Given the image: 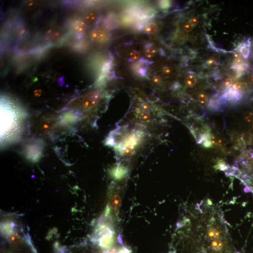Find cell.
I'll use <instances>...</instances> for the list:
<instances>
[{
  "instance_id": "cell-1",
  "label": "cell",
  "mask_w": 253,
  "mask_h": 253,
  "mask_svg": "<svg viewBox=\"0 0 253 253\" xmlns=\"http://www.w3.org/2000/svg\"><path fill=\"white\" fill-rule=\"evenodd\" d=\"M27 115L13 100L2 97L1 105V145L14 143L19 138Z\"/></svg>"
},
{
  "instance_id": "cell-2",
  "label": "cell",
  "mask_w": 253,
  "mask_h": 253,
  "mask_svg": "<svg viewBox=\"0 0 253 253\" xmlns=\"http://www.w3.org/2000/svg\"><path fill=\"white\" fill-rule=\"evenodd\" d=\"M92 239L101 248H110L115 241V231L108 224L99 222L94 230Z\"/></svg>"
},
{
  "instance_id": "cell-3",
  "label": "cell",
  "mask_w": 253,
  "mask_h": 253,
  "mask_svg": "<svg viewBox=\"0 0 253 253\" xmlns=\"http://www.w3.org/2000/svg\"><path fill=\"white\" fill-rule=\"evenodd\" d=\"M141 138V133H132L125 138L117 147L118 151L122 155L129 156L133 154L135 147L138 144Z\"/></svg>"
},
{
  "instance_id": "cell-4",
  "label": "cell",
  "mask_w": 253,
  "mask_h": 253,
  "mask_svg": "<svg viewBox=\"0 0 253 253\" xmlns=\"http://www.w3.org/2000/svg\"><path fill=\"white\" fill-rule=\"evenodd\" d=\"M43 146V141L40 139L31 141L25 147V155L29 160L37 162L42 157Z\"/></svg>"
},
{
  "instance_id": "cell-5",
  "label": "cell",
  "mask_w": 253,
  "mask_h": 253,
  "mask_svg": "<svg viewBox=\"0 0 253 253\" xmlns=\"http://www.w3.org/2000/svg\"><path fill=\"white\" fill-rule=\"evenodd\" d=\"M100 98V92L93 91L86 95L81 101L82 107L86 110H91L97 105Z\"/></svg>"
},
{
  "instance_id": "cell-6",
  "label": "cell",
  "mask_w": 253,
  "mask_h": 253,
  "mask_svg": "<svg viewBox=\"0 0 253 253\" xmlns=\"http://www.w3.org/2000/svg\"><path fill=\"white\" fill-rule=\"evenodd\" d=\"M81 116L80 113L77 111H68L62 115L59 122L63 126L73 124L74 122H77L80 119Z\"/></svg>"
},
{
  "instance_id": "cell-7",
  "label": "cell",
  "mask_w": 253,
  "mask_h": 253,
  "mask_svg": "<svg viewBox=\"0 0 253 253\" xmlns=\"http://www.w3.org/2000/svg\"><path fill=\"white\" fill-rule=\"evenodd\" d=\"M1 231L3 236L8 237L15 231L18 230V225L13 221H6L2 222L1 225Z\"/></svg>"
},
{
  "instance_id": "cell-8",
  "label": "cell",
  "mask_w": 253,
  "mask_h": 253,
  "mask_svg": "<svg viewBox=\"0 0 253 253\" xmlns=\"http://www.w3.org/2000/svg\"><path fill=\"white\" fill-rule=\"evenodd\" d=\"M242 97V93L238 91H235L231 87L225 92L224 94L220 97L222 100H228L232 102H236L240 100Z\"/></svg>"
},
{
  "instance_id": "cell-9",
  "label": "cell",
  "mask_w": 253,
  "mask_h": 253,
  "mask_svg": "<svg viewBox=\"0 0 253 253\" xmlns=\"http://www.w3.org/2000/svg\"><path fill=\"white\" fill-rule=\"evenodd\" d=\"M56 122L52 118H45L41 122L40 129L44 133H49L55 128Z\"/></svg>"
},
{
  "instance_id": "cell-10",
  "label": "cell",
  "mask_w": 253,
  "mask_h": 253,
  "mask_svg": "<svg viewBox=\"0 0 253 253\" xmlns=\"http://www.w3.org/2000/svg\"><path fill=\"white\" fill-rule=\"evenodd\" d=\"M127 173V168L121 165H118L117 166L113 168L111 171V175L115 180H117L122 179Z\"/></svg>"
},
{
  "instance_id": "cell-11",
  "label": "cell",
  "mask_w": 253,
  "mask_h": 253,
  "mask_svg": "<svg viewBox=\"0 0 253 253\" xmlns=\"http://www.w3.org/2000/svg\"><path fill=\"white\" fill-rule=\"evenodd\" d=\"M104 25L105 28L109 30H113L117 28L118 20L115 15L114 14H110L105 20Z\"/></svg>"
},
{
  "instance_id": "cell-12",
  "label": "cell",
  "mask_w": 253,
  "mask_h": 253,
  "mask_svg": "<svg viewBox=\"0 0 253 253\" xmlns=\"http://www.w3.org/2000/svg\"><path fill=\"white\" fill-rule=\"evenodd\" d=\"M91 36L92 39L95 42H104L106 39L107 34L103 30L97 29L92 32Z\"/></svg>"
},
{
  "instance_id": "cell-13",
  "label": "cell",
  "mask_w": 253,
  "mask_h": 253,
  "mask_svg": "<svg viewBox=\"0 0 253 253\" xmlns=\"http://www.w3.org/2000/svg\"><path fill=\"white\" fill-rule=\"evenodd\" d=\"M121 204V197L118 194H115L113 195L109 201V206L111 210L116 211L118 210Z\"/></svg>"
},
{
  "instance_id": "cell-14",
  "label": "cell",
  "mask_w": 253,
  "mask_h": 253,
  "mask_svg": "<svg viewBox=\"0 0 253 253\" xmlns=\"http://www.w3.org/2000/svg\"><path fill=\"white\" fill-rule=\"evenodd\" d=\"M73 28L76 32L82 33V32H84L85 30V23L83 20H77L73 22Z\"/></svg>"
},
{
  "instance_id": "cell-15",
  "label": "cell",
  "mask_w": 253,
  "mask_h": 253,
  "mask_svg": "<svg viewBox=\"0 0 253 253\" xmlns=\"http://www.w3.org/2000/svg\"><path fill=\"white\" fill-rule=\"evenodd\" d=\"M248 40V43H244L240 45V51L243 57L248 58L250 54V48L251 42Z\"/></svg>"
},
{
  "instance_id": "cell-16",
  "label": "cell",
  "mask_w": 253,
  "mask_h": 253,
  "mask_svg": "<svg viewBox=\"0 0 253 253\" xmlns=\"http://www.w3.org/2000/svg\"><path fill=\"white\" fill-rule=\"evenodd\" d=\"M222 100L220 97L218 98L217 96H214L209 101L208 107L212 109H217L221 105Z\"/></svg>"
},
{
  "instance_id": "cell-17",
  "label": "cell",
  "mask_w": 253,
  "mask_h": 253,
  "mask_svg": "<svg viewBox=\"0 0 253 253\" xmlns=\"http://www.w3.org/2000/svg\"><path fill=\"white\" fill-rule=\"evenodd\" d=\"M248 68V64L244 63H235L231 67L232 69H235L237 72V76L238 77H241V75H242L243 72L247 69Z\"/></svg>"
},
{
  "instance_id": "cell-18",
  "label": "cell",
  "mask_w": 253,
  "mask_h": 253,
  "mask_svg": "<svg viewBox=\"0 0 253 253\" xmlns=\"http://www.w3.org/2000/svg\"><path fill=\"white\" fill-rule=\"evenodd\" d=\"M158 29V26L157 24L154 23H150L147 25L145 28V31L146 33L148 34H154L157 32Z\"/></svg>"
},
{
  "instance_id": "cell-19",
  "label": "cell",
  "mask_w": 253,
  "mask_h": 253,
  "mask_svg": "<svg viewBox=\"0 0 253 253\" xmlns=\"http://www.w3.org/2000/svg\"><path fill=\"white\" fill-rule=\"evenodd\" d=\"M197 80L195 76L193 75L190 74L186 77L185 79V84L187 86L193 87L196 85Z\"/></svg>"
},
{
  "instance_id": "cell-20",
  "label": "cell",
  "mask_w": 253,
  "mask_h": 253,
  "mask_svg": "<svg viewBox=\"0 0 253 253\" xmlns=\"http://www.w3.org/2000/svg\"><path fill=\"white\" fill-rule=\"evenodd\" d=\"M211 146L214 148H220L222 146V141L221 139L217 136L212 135L210 138Z\"/></svg>"
},
{
  "instance_id": "cell-21",
  "label": "cell",
  "mask_w": 253,
  "mask_h": 253,
  "mask_svg": "<svg viewBox=\"0 0 253 253\" xmlns=\"http://www.w3.org/2000/svg\"><path fill=\"white\" fill-rule=\"evenodd\" d=\"M156 53V50L154 48L150 46L149 45H148V47H146L145 54L147 58H152L155 55Z\"/></svg>"
},
{
  "instance_id": "cell-22",
  "label": "cell",
  "mask_w": 253,
  "mask_h": 253,
  "mask_svg": "<svg viewBox=\"0 0 253 253\" xmlns=\"http://www.w3.org/2000/svg\"><path fill=\"white\" fill-rule=\"evenodd\" d=\"M96 17H97V16H96V13L93 12H89L86 14L85 18L86 22L89 23H93L95 21Z\"/></svg>"
},
{
  "instance_id": "cell-23",
  "label": "cell",
  "mask_w": 253,
  "mask_h": 253,
  "mask_svg": "<svg viewBox=\"0 0 253 253\" xmlns=\"http://www.w3.org/2000/svg\"><path fill=\"white\" fill-rule=\"evenodd\" d=\"M231 87L235 91L241 92V91L244 89V85L242 82H236L232 85Z\"/></svg>"
},
{
  "instance_id": "cell-24",
  "label": "cell",
  "mask_w": 253,
  "mask_h": 253,
  "mask_svg": "<svg viewBox=\"0 0 253 253\" xmlns=\"http://www.w3.org/2000/svg\"><path fill=\"white\" fill-rule=\"evenodd\" d=\"M140 54L137 51H133L129 54V61L133 62L139 59Z\"/></svg>"
},
{
  "instance_id": "cell-25",
  "label": "cell",
  "mask_w": 253,
  "mask_h": 253,
  "mask_svg": "<svg viewBox=\"0 0 253 253\" xmlns=\"http://www.w3.org/2000/svg\"><path fill=\"white\" fill-rule=\"evenodd\" d=\"M151 114L149 111H142L139 114V118L142 121H146L150 119Z\"/></svg>"
},
{
  "instance_id": "cell-26",
  "label": "cell",
  "mask_w": 253,
  "mask_h": 253,
  "mask_svg": "<svg viewBox=\"0 0 253 253\" xmlns=\"http://www.w3.org/2000/svg\"><path fill=\"white\" fill-rule=\"evenodd\" d=\"M199 102L201 104L204 105L208 101V96L205 93H200L197 97Z\"/></svg>"
},
{
  "instance_id": "cell-27",
  "label": "cell",
  "mask_w": 253,
  "mask_h": 253,
  "mask_svg": "<svg viewBox=\"0 0 253 253\" xmlns=\"http://www.w3.org/2000/svg\"><path fill=\"white\" fill-rule=\"evenodd\" d=\"M243 118L246 122L250 123L253 121V114L251 112H245L243 115Z\"/></svg>"
},
{
  "instance_id": "cell-28",
  "label": "cell",
  "mask_w": 253,
  "mask_h": 253,
  "mask_svg": "<svg viewBox=\"0 0 253 253\" xmlns=\"http://www.w3.org/2000/svg\"><path fill=\"white\" fill-rule=\"evenodd\" d=\"M242 139L245 145H249L251 141V135L249 133L243 134L242 136Z\"/></svg>"
},
{
  "instance_id": "cell-29",
  "label": "cell",
  "mask_w": 253,
  "mask_h": 253,
  "mask_svg": "<svg viewBox=\"0 0 253 253\" xmlns=\"http://www.w3.org/2000/svg\"><path fill=\"white\" fill-rule=\"evenodd\" d=\"M217 64H218V62H217V59L213 56L210 57L208 60H207L206 62V65L209 66L217 65Z\"/></svg>"
},
{
  "instance_id": "cell-30",
  "label": "cell",
  "mask_w": 253,
  "mask_h": 253,
  "mask_svg": "<svg viewBox=\"0 0 253 253\" xmlns=\"http://www.w3.org/2000/svg\"><path fill=\"white\" fill-rule=\"evenodd\" d=\"M160 6L163 9H168L171 6V2L168 1H162L160 2Z\"/></svg>"
},
{
  "instance_id": "cell-31",
  "label": "cell",
  "mask_w": 253,
  "mask_h": 253,
  "mask_svg": "<svg viewBox=\"0 0 253 253\" xmlns=\"http://www.w3.org/2000/svg\"><path fill=\"white\" fill-rule=\"evenodd\" d=\"M193 26H192L190 25V23L188 22V23H186V24H185L184 25V26H183V30L186 32H189L192 31L193 29Z\"/></svg>"
},
{
  "instance_id": "cell-32",
  "label": "cell",
  "mask_w": 253,
  "mask_h": 253,
  "mask_svg": "<svg viewBox=\"0 0 253 253\" xmlns=\"http://www.w3.org/2000/svg\"><path fill=\"white\" fill-rule=\"evenodd\" d=\"M189 23H190V25H192V26H196V25H197L199 23V19L198 18H197V17H193V18H191L190 19V20H189Z\"/></svg>"
},
{
  "instance_id": "cell-33",
  "label": "cell",
  "mask_w": 253,
  "mask_h": 253,
  "mask_svg": "<svg viewBox=\"0 0 253 253\" xmlns=\"http://www.w3.org/2000/svg\"><path fill=\"white\" fill-rule=\"evenodd\" d=\"M150 108L149 104L147 102H144L141 103L140 105V110L142 111H148Z\"/></svg>"
},
{
  "instance_id": "cell-34",
  "label": "cell",
  "mask_w": 253,
  "mask_h": 253,
  "mask_svg": "<svg viewBox=\"0 0 253 253\" xmlns=\"http://www.w3.org/2000/svg\"><path fill=\"white\" fill-rule=\"evenodd\" d=\"M224 85L226 87L229 88L233 85V80L231 78L226 79L224 81Z\"/></svg>"
},
{
  "instance_id": "cell-35",
  "label": "cell",
  "mask_w": 253,
  "mask_h": 253,
  "mask_svg": "<svg viewBox=\"0 0 253 253\" xmlns=\"http://www.w3.org/2000/svg\"><path fill=\"white\" fill-rule=\"evenodd\" d=\"M162 72L164 74H169L171 72V69L169 67L165 66L163 68Z\"/></svg>"
},
{
  "instance_id": "cell-36",
  "label": "cell",
  "mask_w": 253,
  "mask_h": 253,
  "mask_svg": "<svg viewBox=\"0 0 253 253\" xmlns=\"http://www.w3.org/2000/svg\"><path fill=\"white\" fill-rule=\"evenodd\" d=\"M161 80L162 79L159 75H156L153 78V82L157 84H159L161 82Z\"/></svg>"
},
{
  "instance_id": "cell-37",
  "label": "cell",
  "mask_w": 253,
  "mask_h": 253,
  "mask_svg": "<svg viewBox=\"0 0 253 253\" xmlns=\"http://www.w3.org/2000/svg\"><path fill=\"white\" fill-rule=\"evenodd\" d=\"M118 250L115 248H111L108 250L103 252V253H118Z\"/></svg>"
},
{
  "instance_id": "cell-38",
  "label": "cell",
  "mask_w": 253,
  "mask_h": 253,
  "mask_svg": "<svg viewBox=\"0 0 253 253\" xmlns=\"http://www.w3.org/2000/svg\"><path fill=\"white\" fill-rule=\"evenodd\" d=\"M118 253H130V251L127 248L123 247L118 251Z\"/></svg>"
},
{
  "instance_id": "cell-39",
  "label": "cell",
  "mask_w": 253,
  "mask_h": 253,
  "mask_svg": "<svg viewBox=\"0 0 253 253\" xmlns=\"http://www.w3.org/2000/svg\"><path fill=\"white\" fill-rule=\"evenodd\" d=\"M234 59H241L242 60V56L239 53H235L234 55Z\"/></svg>"
},
{
  "instance_id": "cell-40",
  "label": "cell",
  "mask_w": 253,
  "mask_h": 253,
  "mask_svg": "<svg viewBox=\"0 0 253 253\" xmlns=\"http://www.w3.org/2000/svg\"><path fill=\"white\" fill-rule=\"evenodd\" d=\"M34 95L37 97H39L42 94V91L39 89H37L34 91Z\"/></svg>"
},
{
  "instance_id": "cell-41",
  "label": "cell",
  "mask_w": 253,
  "mask_h": 253,
  "mask_svg": "<svg viewBox=\"0 0 253 253\" xmlns=\"http://www.w3.org/2000/svg\"><path fill=\"white\" fill-rule=\"evenodd\" d=\"M250 80H251L252 83H253V75H252L251 77H250Z\"/></svg>"
},
{
  "instance_id": "cell-42",
  "label": "cell",
  "mask_w": 253,
  "mask_h": 253,
  "mask_svg": "<svg viewBox=\"0 0 253 253\" xmlns=\"http://www.w3.org/2000/svg\"><path fill=\"white\" fill-rule=\"evenodd\" d=\"M252 128H253V126H252Z\"/></svg>"
},
{
  "instance_id": "cell-43",
  "label": "cell",
  "mask_w": 253,
  "mask_h": 253,
  "mask_svg": "<svg viewBox=\"0 0 253 253\" xmlns=\"http://www.w3.org/2000/svg\"></svg>"
}]
</instances>
